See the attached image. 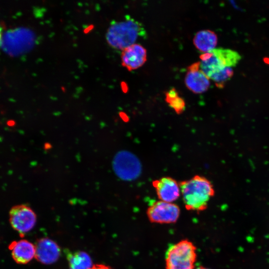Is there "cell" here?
I'll list each match as a JSON object with an SVG mask.
<instances>
[{"mask_svg": "<svg viewBox=\"0 0 269 269\" xmlns=\"http://www.w3.org/2000/svg\"><path fill=\"white\" fill-rule=\"evenodd\" d=\"M179 184L183 201L188 210H205L210 198L215 194L211 182L202 176L196 175Z\"/></svg>", "mask_w": 269, "mask_h": 269, "instance_id": "obj_1", "label": "cell"}, {"mask_svg": "<svg viewBox=\"0 0 269 269\" xmlns=\"http://www.w3.org/2000/svg\"><path fill=\"white\" fill-rule=\"evenodd\" d=\"M147 36L143 25L130 16L122 21H113L108 29L106 38L108 43L114 49L123 50L135 44L139 38Z\"/></svg>", "mask_w": 269, "mask_h": 269, "instance_id": "obj_2", "label": "cell"}, {"mask_svg": "<svg viewBox=\"0 0 269 269\" xmlns=\"http://www.w3.org/2000/svg\"><path fill=\"white\" fill-rule=\"evenodd\" d=\"M200 58V69L210 78L226 68L236 67L242 57L236 51L219 47L203 53Z\"/></svg>", "mask_w": 269, "mask_h": 269, "instance_id": "obj_3", "label": "cell"}, {"mask_svg": "<svg viewBox=\"0 0 269 269\" xmlns=\"http://www.w3.org/2000/svg\"><path fill=\"white\" fill-rule=\"evenodd\" d=\"M196 248L188 240L170 245L165 253L166 269H194Z\"/></svg>", "mask_w": 269, "mask_h": 269, "instance_id": "obj_4", "label": "cell"}, {"mask_svg": "<svg viewBox=\"0 0 269 269\" xmlns=\"http://www.w3.org/2000/svg\"><path fill=\"white\" fill-rule=\"evenodd\" d=\"M36 219L35 212L26 204L15 205L9 212V221L11 226L22 237L34 228Z\"/></svg>", "mask_w": 269, "mask_h": 269, "instance_id": "obj_5", "label": "cell"}, {"mask_svg": "<svg viewBox=\"0 0 269 269\" xmlns=\"http://www.w3.org/2000/svg\"><path fill=\"white\" fill-rule=\"evenodd\" d=\"M146 214L152 223H173L179 217L180 209L175 204L160 200L151 204L147 209Z\"/></svg>", "mask_w": 269, "mask_h": 269, "instance_id": "obj_6", "label": "cell"}, {"mask_svg": "<svg viewBox=\"0 0 269 269\" xmlns=\"http://www.w3.org/2000/svg\"><path fill=\"white\" fill-rule=\"evenodd\" d=\"M114 167L117 175L122 179L136 178L141 172V165L137 158L132 153L120 152L115 159Z\"/></svg>", "mask_w": 269, "mask_h": 269, "instance_id": "obj_7", "label": "cell"}, {"mask_svg": "<svg viewBox=\"0 0 269 269\" xmlns=\"http://www.w3.org/2000/svg\"><path fill=\"white\" fill-rule=\"evenodd\" d=\"M184 81L186 87L195 94L205 92L210 85V79L200 69V61L189 66Z\"/></svg>", "mask_w": 269, "mask_h": 269, "instance_id": "obj_8", "label": "cell"}, {"mask_svg": "<svg viewBox=\"0 0 269 269\" xmlns=\"http://www.w3.org/2000/svg\"><path fill=\"white\" fill-rule=\"evenodd\" d=\"M122 65L129 71L141 67L147 59V51L141 45L133 44L122 50Z\"/></svg>", "mask_w": 269, "mask_h": 269, "instance_id": "obj_9", "label": "cell"}, {"mask_svg": "<svg viewBox=\"0 0 269 269\" xmlns=\"http://www.w3.org/2000/svg\"><path fill=\"white\" fill-rule=\"evenodd\" d=\"M35 246V258L39 263L49 265L56 262L59 259L60 249L51 239L47 238L38 239Z\"/></svg>", "mask_w": 269, "mask_h": 269, "instance_id": "obj_10", "label": "cell"}, {"mask_svg": "<svg viewBox=\"0 0 269 269\" xmlns=\"http://www.w3.org/2000/svg\"><path fill=\"white\" fill-rule=\"evenodd\" d=\"M160 200L172 203L180 196L179 184L170 177H163L152 182Z\"/></svg>", "mask_w": 269, "mask_h": 269, "instance_id": "obj_11", "label": "cell"}, {"mask_svg": "<svg viewBox=\"0 0 269 269\" xmlns=\"http://www.w3.org/2000/svg\"><path fill=\"white\" fill-rule=\"evenodd\" d=\"M8 248L13 260L18 264H27L35 258V246L28 240L13 241Z\"/></svg>", "mask_w": 269, "mask_h": 269, "instance_id": "obj_12", "label": "cell"}, {"mask_svg": "<svg viewBox=\"0 0 269 269\" xmlns=\"http://www.w3.org/2000/svg\"><path fill=\"white\" fill-rule=\"evenodd\" d=\"M193 41L194 46L199 51L205 53L215 48L218 37L212 30H202L195 34Z\"/></svg>", "mask_w": 269, "mask_h": 269, "instance_id": "obj_13", "label": "cell"}, {"mask_svg": "<svg viewBox=\"0 0 269 269\" xmlns=\"http://www.w3.org/2000/svg\"><path fill=\"white\" fill-rule=\"evenodd\" d=\"M67 259L69 269H89L93 266L90 256L84 251L70 253Z\"/></svg>", "mask_w": 269, "mask_h": 269, "instance_id": "obj_14", "label": "cell"}, {"mask_svg": "<svg viewBox=\"0 0 269 269\" xmlns=\"http://www.w3.org/2000/svg\"><path fill=\"white\" fill-rule=\"evenodd\" d=\"M165 101L177 114H182L185 109V102L179 97L174 88L170 89L165 93Z\"/></svg>", "mask_w": 269, "mask_h": 269, "instance_id": "obj_15", "label": "cell"}, {"mask_svg": "<svg viewBox=\"0 0 269 269\" xmlns=\"http://www.w3.org/2000/svg\"><path fill=\"white\" fill-rule=\"evenodd\" d=\"M234 69L233 67H228L221 71L216 73L210 77V79L215 82L217 86H221L229 80L233 76Z\"/></svg>", "mask_w": 269, "mask_h": 269, "instance_id": "obj_16", "label": "cell"}, {"mask_svg": "<svg viewBox=\"0 0 269 269\" xmlns=\"http://www.w3.org/2000/svg\"><path fill=\"white\" fill-rule=\"evenodd\" d=\"M89 269H112L111 267L103 264L93 265Z\"/></svg>", "mask_w": 269, "mask_h": 269, "instance_id": "obj_17", "label": "cell"}, {"mask_svg": "<svg viewBox=\"0 0 269 269\" xmlns=\"http://www.w3.org/2000/svg\"><path fill=\"white\" fill-rule=\"evenodd\" d=\"M2 43V28L0 26V45Z\"/></svg>", "mask_w": 269, "mask_h": 269, "instance_id": "obj_18", "label": "cell"}, {"mask_svg": "<svg viewBox=\"0 0 269 269\" xmlns=\"http://www.w3.org/2000/svg\"><path fill=\"white\" fill-rule=\"evenodd\" d=\"M195 269H209L206 268H204L203 267H198L197 268H196Z\"/></svg>", "mask_w": 269, "mask_h": 269, "instance_id": "obj_19", "label": "cell"}]
</instances>
